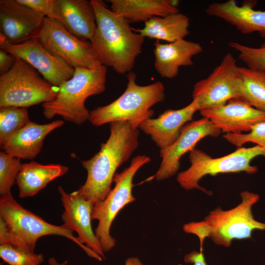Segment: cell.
Instances as JSON below:
<instances>
[{
	"label": "cell",
	"instance_id": "6da1fadb",
	"mask_svg": "<svg viewBox=\"0 0 265 265\" xmlns=\"http://www.w3.org/2000/svg\"><path fill=\"white\" fill-rule=\"evenodd\" d=\"M139 131L126 121L110 123V135L91 158L81 160L87 171L84 184L76 191L93 205L105 199L111 190L115 172L138 146Z\"/></svg>",
	"mask_w": 265,
	"mask_h": 265
},
{
	"label": "cell",
	"instance_id": "7a4b0ae2",
	"mask_svg": "<svg viewBox=\"0 0 265 265\" xmlns=\"http://www.w3.org/2000/svg\"><path fill=\"white\" fill-rule=\"evenodd\" d=\"M91 2L97 26L90 42L102 64L119 74L130 73L141 53L145 37L134 31L126 20L106 8L102 1Z\"/></svg>",
	"mask_w": 265,
	"mask_h": 265
},
{
	"label": "cell",
	"instance_id": "3957f363",
	"mask_svg": "<svg viewBox=\"0 0 265 265\" xmlns=\"http://www.w3.org/2000/svg\"><path fill=\"white\" fill-rule=\"evenodd\" d=\"M74 231L63 224L55 225L25 209L13 196L0 198V245L10 244L23 250L34 252L40 238L50 235L65 237L79 245L89 257L103 259L82 244Z\"/></svg>",
	"mask_w": 265,
	"mask_h": 265
},
{
	"label": "cell",
	"instance_id": "277c9868",
	"mask_svg": "<svg viewBox=\"0 0 265 265\" xmlns=\"http://www.w3.org/2000/svg\"><path fill=\"white\" fill-rule=\"evenodd\" d=\"M240 196L241 201L236 207L227 211L218 207L210 212L204 220L184 225V232L198 237L201 251L207 237L217 245L228 247L234 239L251 238L254 230H265V223L256 220L252 212V206L259 201V196L248 191L241 192Z\"/></svg>",
	"mask_w": 265,
	"mask_h": 265
},
{
	"label": "cell",
	"instance_id": "5b68a950",
	"mask_svg": "<svg viewBox=\"0 0 265 265\" xmlns=\"http://www.w3.org/2000/svg\"><path fill=\"white\" fill-rule=\"evenodd\" d=\"M71 78L58 87L53 100L42 104L43 114L51 119L56 115L76 125L88 120L90 111L86 108V99L106 90V67L95 69L75 68Z\"/></svg>",
	"mask_w": 265,
	"mask_h": 265
},
{
	"label": "cell",
	"instance_id": "8992f818",
	"mask_svg": "<svg viewBox=\"0 0 265 265\" xmlns=\"http://www.w3.org/2000/svg\"><path fill=\"white\" fill-rule=\"evenodd\" d=\"M136 79L134 72L129 73L124 93L112 103L90 111L88 121L96 127L115 121H126L138 129L142 122L151 118L154 112L151 107L164 100V86L159 81L139 85Z\"/></svg>",
	"mask_w": 265,
	"mask_h": 265
},
{
	"label": "cell",
	"instance_id": "52a82bcc",
	"mask_svg": "<svg viewBox=\"0 0 265 265\" xmlns=\"http://www.w3.org/2000/svg\"><path fill=\"white\" fill-rule=\"evenodd\" d=\"M265 158V149L259 145L251 147H241L233 152L221 157L213 158L205 152L194 149L189 152L190 166L186 170L178 173L177 181L186 190L198 189L212 194L199 185L204 176H216L221 173L244 172L252 174L256 173L258 167L251 164L256 157Z\"/></svg>",
	"mask_w": 265,
	"mask_h": 265
},
{
	"label": "cell",
	"instance_id": "ba28073f",
	"mask_svg": "<svg viewBox=\"0 0 265 265\" xmlns=\"http://www.w3.org/2000/svg\"><path fill=\"white\" fill-rule=\"evenodd\" d=\"M23 59L16 57L12 68L0 77V108L28 107L50 102L57 90Z\"/></svg>",
	"mask_w": 265,
	"mask_h": 265
},
{
	"label": "cell",
	"instance_id": "9c48e42d",
	"mask_svg": "<svg viewBox=\"0 0 265 265\" xmlns=\"http://www.w3.org/2000/svg\"><path fill=\"white\" fill-rule=\"evenodd\" d=\"M151 160L150 158L145 155L134 157L128 167L115 174L114 186L105 199L93 205L91 218L98 221L95 234L105 253L109 251L116 244V240L110 234L114 219L126 205L135 200L132 194L134 176L142 166Z\"/></svg>",
	"mask_w": 265,
	"mask_h": 265
},
{
	"label": "cell",
	"instance_id": "30bf717a",
	"mask_svg": "<svg viewBox=\"0 0 265 265\" xmlns=\"http://www.w3.org/2000/svg\"><path fill=\"white\" fill-rule=\"evenodd\" d=\"M37 38L47 50L75 68L95 69L103 65L90 41L76 37L56 20L45 17Z\"/></svg>",
	"mask_w": 265,
	"mask_h": 265
},
{
	"label": "cell",
	"instance_id": "8fae6325",
	"mask_svg": "<svg viewBox=\"0 0 265 265\" xmlns=\"http://www.w3.org/2000/svg\"><path fill=\"white\" fill-rule=\"evenodd\" d=\"M237 60L230 53L206 78L197 81L192 91L198 111L216 107L240 98L241 81Z\"/></svg>",
	"mask_w": 265,
	"mask_h": 265
},
{
	"label": "cell",
	"instance_id": "7c38bea8",
	"mask_svg": "<svg viewBox=\"0 0 265 265\" xmlns=\"http://www.w3.org/2000/svg\"><path fill=\"white\" fill-rule=\"evenodd\" d=\"M0 49L26 61L54 86L59 87L63 82L71 78L75 72V68L47 50L37 38L12 44L0 34Z\"/></svg>",
	"mask_w": 265,
	"mask_h": 265
},
{
	"label": "cell",
	"instance_id": "4fadbf2b",
	"mask_svg": "<svg viewBox=\"0 0 265 265\" xmlns=\"http://www.w3.org/2000/svg\"><path fill=\"white\" fill-rule=\"evenodd\" d=\"M221 131L209 119L203 117L186 124L175 142L160 150L161 161L155 177L158 181L173 176L180 166V159L186 153L194 149L197 143L207 136L217 137Z\"/></svg>",
	"mask_w": 265,
	"mask_h": 265
},
{
	"label": "cell",
	"instance_id": "5bb4252c",
	"mask_svg": "<svg viewBox=\"0 0 265 265\" xmlns=\"http://www.w3.org/2000/svg\"><path fill=\"white\" fill-rule=\"evenodd\" d=\"M45 17L17 0H0V34L11 43L37 38Z\"/></svg>",
	"mask_w": 265,
	"mask_h": 265
},
{
	"label": "cell",
	"instance_id": "9a60e30c",
	"mask_svg": "<svg viewBox=\"0 0 265 265\" xmlns=\"http://www.w3.org/2000/svg\"><path fill=\"white\" fill-rule=\"evenodd\" d=\"M64 208L61 217L63 225L77 232L79 240L105 259L101 243L91 226L93 205L79 195L76 191L67 193L61 186L58 187Z\"/></svg>",
	"mask_w": 265,
	"mask_h": 265
},
{
	"label": "cell",
	"instance_id": "2e32d148",
	"mask_svg": "<svg viewBox=\"0 0 265 265\" xmlns=\"http://www.w3.org/2000/svg\"><path fill=\"white\" fill-rule=\"evenodd\" d=\"M221 132L238 134L249 132L253 127L265 121V111L259 110L240 98L229 100L225 104L200 111Z\"/></svg>",
	"mask_w": 265,
	"mask_h": 265
},
{
	"label": "cell",
	"instance_id": "e0dca14e",
	"mask_svg": "<svg viewBox=\"0 0 265 265\" xmlns=\"http://www.w3.org/2000/svg\"><path fill=\"white\" fill-rule=\"evenodd\" d=\"M198 111L197 102L192 101L186 106L179 109H169L157 118H149L142 122L139 128L149 135L157 146L165 149L177 140L182 128L192 121L194 113Z\"/></svg>",
	"mask_w": 265,
	"mask_h": 265
},
{
	"label": "cell",
	"instance_id": "ac0fdd59",
	"mask_svg": "<svg viewBox=\"0 0 265 265\" xmlns=\"http://www.w3.org/2000/svg\"><path fill=\"white\" fill-rule=\"evenodd\" d=\"M256 2L239 5L235 0L214 2L207 6L206 12L231 25L242 34L257 32L265 38V11L254 9Z\"/></svg>",
	"mask_w": 265,
	"mask_h": 265
},
{
	"label": "cell",
	"instance_id": "d6986e66",
	"mask_svg": "<svg viewBox=\"0 0 265 265\" xmlns=\"http://www.w3.org/2000/svg\"><path fill=\"white\" fill-rule=\"evenodd\" d=\"M53 19L76 37L91 40L95 31L96 17L91 0H54Z\"/></svg>",
	"mask_w": 265,
	"mask_h": 265
},
{
	"label": "cell",
	"instance_id": "ffe728a7",
	"mask_svg": "<svg viewBox=\"0 0 265 265\" xmlns=\"http://www.w3.org/2000/svg\"><path fill=\"white\" fill-rule=\"evenodd\" d=\"M154 46L155 68L162 78L167 79L175 78L181 67L192 66V57L203 51L199 43L185 39L167 44L157 40Z\"/></svg>",
	"mask_w": 265,
	"mask_h": 265
},
{
	"label": "cell",
	"instance_id": "44dd1931",
	"mask_svg": "<svg viewBox=\"0 0 265 265\" xmlns=\"http://www.w3.org/2000/svg\"><path fill=\"white\" fill-rule=\"evenodd\" d=\"M64 123L60 120L44 124L30 121L12 134L0 147L3 151L20 159H32L40 153L45 137Z\"/></svg>",
	"mask_w": 265,
	"mask_h": 265
},
{
	"label": "cell",
	"instance_id": "7402d4cb",
	"mask_svg": "<svg viewBox=\"0 0 265 265\" xmlns=\"http://www.w3.org/2000/svg\"><path fill=\"white\" fill-rule=\"evenodd\" d=\"M111 10L129 23H145L155 17L179 12V0H109Z\"/></svg>",
	"mask_w": 265,
	"mask_h": 265
},
{
	"label": "cell",
	"instance_id": "603a6c76",
	"mask_svg": "<svg viewBox=\"0 0 265 265\" xmlns=\"http://www.w3.org/2000/svg\"><path fill=\"white\" fill-rule=\"evenodd\" d=\"M69 168L59 163L43 164L35 161L22 164L16 182L19 196L32 197L55 179L66 174Z\"/></svg>",
	"mask_w": 265,
	"mask_h": 265
},
{
	"label": "cell",
	"instance_id": "cb8c5ba5",
	"mask_svg": "<svg viewBox=\"0 0 265 265\" xmlns=\"http://www.w3.org/2000/svg\"><path fill=\"white\" fill-rule=\"evenodd\" d=\"M189 19L179 12L154 17L146 22L143 28L132 30L144 37L171 43L185 39L189 33Z\"/></svg>",
	"mask_w": 265,
	"mask_h": 265
},
{
	"label": "cell",
	"instance_id": "d4e9b609",
	"mask_svg": "<svg viewBox=\"0 0 265 265\" xmlns=\"http://www.w3.org/2000/svg\"><path fill=\"white\" fill-rule=\"evenodd\" d=\"M241 81L240 99L265 111V71L238 67Z\"/></svg>",
	"mask_w": 265,
	"mask_h": 265
},
{
	"label": "cell",
	"instance_id": "484cf974",
	"mask_svg": "<svg viewBox=\"0 0 265 265\" xmlns=\"http://www.w3.org/2000/svg\"><path fill=\"white\" fill-rule=\"evenodd\" d=\"M30 122L26 108L7 106L0 108V145Z\"/></svg>",
	"mask_w": 265,
	"mask_h": 265
},
{
	"label": "cell",
	"instance_id": "4316f807",
	"mask_svg": "<svg viewBox=\"0 0 265 265\" xmlns=\"http://www.w3.org/2000/svg\"><path fill=\"white\" fill-rule=\"evenodd\" d=\"M22 165L20 159L4 151L0 152V198L12 195L11 188L16 181Z\"/></svg>",
	"mask_w": 265,
	"mask_h": 265
},
{
	"label": "cell",
	"instance_id": "83f0119b",
	"mask_svg": "<svg viewBox=\"0 0 265 265\" xmlns=\"http://www.w3.org/2000/svg\"><path fill=\"white\" fill-rule=\"evenodd\" d=\"M0 257L9 265H40L44 259L42 254L27 251L10 244L0 245Z\"/></svg>",
	"mask_w": 265,
	"mask_h": 265
},
{
	"label": "cell",
	"instance_id": "f1b7e54d",
	"mask_svg": "<svg viewBox=\"0 0 265 265\" xmlns=\"http://www.w3.org/2000/svg\"><path fill=\"white\" fill-rule=\"evenodd\" d=\"M229 46L238 53V59L252 69L265 71V42L253 47L230 41Z\"/></svg>",
	"mask_w": 265,
	"mask_h": 265
},
{
	"label": "cell",
	"instance_id": "f546056e",
	"mask_svg": "<svg viewBox=\"0 0 265 265\" xmlns=\"http://www.w3.org/2000/svg\"><path fill=\"white\" fill-rule=\"evenodd\" d=\"M223 137L238 148L242 147L245 143L251 142L265 149V121L254 126L246 133H225Z\"/></svg>",
	"mask_w": 265,
	"mask_h": 265
},
{
	"label": "cell",
	"instance_id": "4dcf8cb0",
	"mask_svg": "<svg viewBox=\"0 0 265 265\" xmlns=\"http://www.w3.org/2000/svg\"><path fill=\"white\" fill-rule=\"evenodd\" d=\"M17 1L42 14L53 19L54 0H17Z\"/></svg>",
	"mask_w": 265,
	"mask_h": 265
},
{
	"label": "cell",
	"instance_id": "1f68e13d",
	"mask_svg": "<svg viewBox=\"0 0 265 265\" xmlns=\"http://www.w3.org/2000/svg\"><path fill=\"white\" fill-rule=\"evenodd\" d=\"M16 57L2 49H0V74L7 72L13 66Z\"/></svg>",
	"mask_w": 265,
	"mask_h": 265
},
{
	"label": "cell",
	"instance_id": "d6a6232c",
	"mask_svg": "<svg viewBox=\"0 0 265 265\" xmlns=\"http://www.w3.org/2000/svg\"><path fill=\"white\" fill-rule=\"evenodd\" d=\"M186 263H192L193 265H207L203 251H193L184 257Z\"/></svg>",
	"mask_w": 265,
	"mask_h": 265
},
{
	"label": "cell",
	"instance_id": "836d02e7",
	"mask_svg": "<svg viewBox=\"0 0 265 265\" xmlns=\"http://www.w3.org/2000/svg\"><path fill=\"white\" fill-rule=\"evenodd\" d=\"M124 265H145L137 257H132L126 259Z\"/></svg>",
	"mask_w": 265,
	"mask_h": 265
},
{
	"label": "cell",
	"instance_id": "e575fe53",
	"mask_svg": "<svg viewBox=\"0 0 265 265\" xmlns=\"http://www.w3.org/2000/svg\"><path fill=\"white\" fill-rule=\"evenodd\" d=\"M49 264L50 265H66L67 264V262L65 261L64 262L62 263H59L57 262V261L54 258H50L49 259Z\"/></svg>",
	"mask_w": 265,
	"mask_h": 265
}]
</instances>
